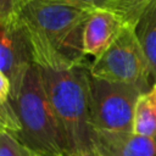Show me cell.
<instances>
[{"label": "cell", "mask_w": 156, "mask_h": 156, "mask_svg": "<svg viewBox=\"0 0 156 156\" xmlns=\"http://www.w3.org/2000/svg\"><path fill=\"white\" fill-rule=\"evenodd\" d=\"M21 1L22 0H0V22L13 18Z\"/></svg>", "instance_id": "4fadbf2b"}, {"label": "cell", "mask_w": 156, "mask_h": 156, "mask_svg": "<svg viewBox=\"0 0 156 156\" xmlns=\"http://www.w3.org/2000/svg\"><path fill=\"white\" fill-rule=\"evenodd\" d=\"M91 11L56 0H22L15 18L41 68L66 69L88 62L83 32Z\"/></svg>", "instance_id": "6da1fadb"}, {"label": "cell", "mask_w": 156, "mask_h": 156, "mask_svg": "<svg viewBox=\"0 0 156 156\" xmlns=\"http://www.w3.org/2000/svg\"><path fill=\"white\" fill-rule=\"evenodd\" d=\"M95 151L98 156H156V138L95 129Z\"/></svg>", "instance_id": "ba28073f"}, {"label": "cell", "mask_w": 156, "mask_h": 156, "mask_svg": "<svg viewBox=\"0 0 156 156\" xmlns=\"http://www.w3.org/2000/svg\"><path fill=\"white\" fill-rule=\"evenodd\" d=\"M90 74L99 79L128 83L147 91L154 85L149 60L133 30L126 26L116 40L89 63Z\"/></svg>", "instance_id": "277c9868"}, {"label": "cell", "mask_w": 156, "mask_h": 156, "mask_svg": "<svg viewBox=\"0 0 156 156\" xmlns=\"http://www.w3.org/2000/svg\"><path fill=\"white\" fill-rule=\"evenodd\" d=\"M133 133L156 138V83L136 100L133 117Z\"/></svg>", "instance_id": "30bf717a"}, {"label": "cell", "mask_w": 156, "mask_h": 156, "mask_svg": "<svg viewBox=\"0 0 156 156\" xmlns=\"http://www.w3.org/2000/svg\"><path fill=\"white\" fill-rule=\"evenodd\" d=\"M0 156H35L26 147L16 134L7 129H0Z\"/></svg>", "instance_id": "7c38bea8"}, {"label": "cell", "mask_w": 156, "mask_h": 156, "mask_svg": "<svg viewBox=\"0 0 156 156\" xmlns=\"http://www.w3.org/2000/svg\"><path fill=\"white\" fill-rule=\"evenodd\" d=\"M143 93L145 91L138 85L99 79L89 73L90 115L94 129L133 132L134 108Z\"/></svg>", "instance_id": "5b68a950"}, {"label": "cell", "mask_w": 156, "mask_h": 156, "mask_svg": "<svg viewBox=\"0 0 156 156\" xmlns=\"http://www.w3.org/2000/svg\"><path fill=\"white\" fill-rule=\"evenodd\" d=\"M89 63L66 69L40 68L69 156H98L89 100Z\"/></svg>", "instance_id": "7a4b0ae2"}, {"label": "cell", "mask_w": 156, "mask_h": 156, "mask_svg": "<svg viewBox=\"0 0 156 156\" xmlns=\"http://www.w3.org/2000/svg\"><path fill=\"white\" fill-rule=\"evenodd\" d=\"M133 30L149 60L151 76L156 83V0H151L138 17Z\"/></svg>", "instance_id": "9c48e42d"}, {"label": "cell", "mask_w": 156, "mask_h": 156, "mask_svg": "<svg viewBox=\"0 0 156 156\" xmlns=\"http://www.w3.org/2000/svg\"><path fill=\"white\" fill-rule=\"evenodd\" d=\"M11 99V84L4 72L0 71V106L10 104Z\"/></svg>", "instance_id": "9a60e30c"}, {"label": "cell", "mask_w": 156, "mask_h": 156, "mask_svg": "<svg viewBox=\"0 0 156 156\" xmlns=\"http://www.w3.org/2000/svg\"><path fill=\"white\" fill-rule=\"evenodd\" d=\"M124 22L107 9L93 10L85 22L83 32V49L85 56L99 57L119 35Z\"/></svg>", "instance_id": "52a82bcc"}, {"label": "cell", "mask_w": 156, "mask_h": 156, "mask_svg": "<svg viewBox=\"0 0 156 156\" xmlns=\"http://www.w3.org/2000/svg\"><path fill=\"white\" fill-rule=\"evenodd\" d=\"M151 0H108L105 9L116 13L126 26L133 27Z\"/></svg>", "instance_id": "8fae6325"}, {"label": "cell", "mask_w": 156, "mask_h": 156, "mask_svg": "<svg viewBox=\"0 0 156 156\" xmlns=\"http://www.w3.org/2000/svg\"><path fill=\"white\" fill-rule=\"evenodd\" d=\"M34 65L27 37L13 17L0 22V71L6 74L11 84V99L21 90L28 69Z\"/></svg>", "instance_id": "8992f818"}, {"label": "cell", "mask_w": 156, "mask_h": 156, "mask_svg": "<svg viewBox=\"0 0 156 156\" xmlns=\"http://www.w3.org/2000/svg\"><path fill=\"white\" fill-rule=\"evenodd\" d=\"M56 1H62L66 4H71L89 11L96 10V9H105L107 5L108 0H56Z\"/></svg>", "instance_id": "5bb4252c"}, {"label": "cell", "mask_w": 156, "mask_h": 156, "mask_svg": "<svg viewBox=\"0 0 156 156\" xmlns=\"http://www.w3.org/2000/svg\"><path fill=\"white\" fill-rule=\"evenodd\" d=\"M10 104L18 121L15 134L26 147L35 156H69L38 65L28 69L20 93Z\"/></svg>", "instance_id": "3957f363"}]
</instances>
